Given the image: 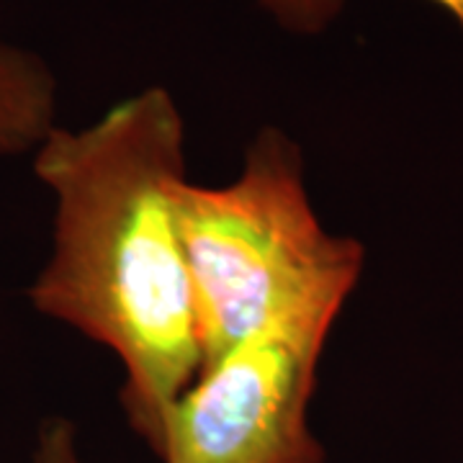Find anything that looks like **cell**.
Segmentation results:
<instances>
[{"mask_svg": "<svg viewBox=\"0 0 463 463\" xmlns=\"http://www.w3.org/2000/svg\"><path fill=\"white\" fill-rule=\"evenodd\" d=\"M32 463H83L75 440V425L62 417H52L42 425Z\"/></svg>", "mask_w": 463, "mask_h": 463, "instance_id": "8992f818", "label": "cell"}, {"mask_svg": "<svg viewBox=\"0 0 463 463\" xmlns=\"http://www.w3.org/2000/svg\"><path fill=\"white\" fill-rule=\"evenodd\" d=\"M343 304L276 317L203 365L163 420L165 463H322L307 410Z\"/></svg>", "mask_w": 463, "mask_h": 463, "instance_id": "3957f363", "label": "cell"}, {"mask_svg": "<svg viewBox=\"0 0 463 463\" xmlns=\"http://www.w3.org/2000/svg\"><path fill=\"white\" fill-rule=\"evenodd\" d=\"M258 3L268 8L286 29L298 33H317L327 29L337 18L345 0H258ZM432 3L448 11L463 29V0H432Z\"/></svg>", "mask_w": 463, "mask_h": 463, "instance_id": "5b68a950", "label": "cell"}, {"mask_svg": "<svg viewBox=\"0 0 463 463\" xmlns=\"http://www.w3.org/2000/svg\"><path fill=\"white\" fill-rule=\"evenodd\" d=\"M54 194L52 255L33 309L121 358L129 422L157 450L163 420L201 371L194 294L178 232L185 127L165 88H145L80 132L36 147Z\"/></svg>", "mask_w": 463, "mask_h": 463, "instance_id": "6da1fadb", "label": "cell"}, {"mask_svg": "<svg viewBox=\"0 0 463 463\" xmlns=\"http://www.w3.org/2000/svg\"><path fill=\"white\" fill-rule=\"evenodd\" d=\"M178 232L201 368L276 317L345 304L364 270V245L322 227L304 185L301 149L273 127L255 137L234 183H183Z\"/></svg>", "mask_w": 463, "mask_h": 463, "instance_id": "7a4b0ae2", "label": "cell"}, {"mask_svg": "<svg viewBox=\"0 0 463 463\" xmlns=\"http://www.w3.org/2000/svg\"><path fill=\"white\" fill-rule=\"evenodd\" d=\"M57 83L44 60L0 42V157L36 149L54 129Z\"/></svg>", "mask_w": 463, "mask_h": 463, "instance_id": "277c9868", "label": "cell"}]
</instances>
